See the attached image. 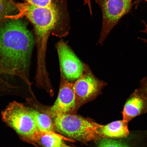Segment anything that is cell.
I'll use <instances>...</instances> for the list:
<instances>
[{"instance_id":"9a60e30c","label":"cell","mask_w":147,"mask_h":147,"mask_svg":"<svg viewBox=\"0 0 147 147\" xmlns=\"http://www.w3.org/2000/svg\"><path fill=\"white\" fill-rule=\"evenodd\" d=\"M3 74H5V70L2 66L0 62V91H9L15 88L14 86L11 85L8 82L3 80Z\"/></svg>"},{"instance_id":"ffe728a7","label":"cell","mask_w":147,"mask_h":147,"mask_svg":"<svg viewBox=\"0 0 147 147\" xmlns=\"http://www.w3.org/2000/svg\"><path fill=\"white\" fill-rule=\"evenodd\" d=\"M62 147H72L68 146H67V145H66V144H64L63 145V146H62Z\"/></svg>"},{"instance_id":"5b68a950","label":"cell","mask_w":147,"mask_h":147,"mask_svg":"<svg viewBox=\"0 0 147 147\" xmlns=\"http://www.w3.org/2000/svg\"><path fill=\"white\" fill-rule=\"evenodd\" d=\"M133 0H95L102 11V21L98 44L102 45L113 28L130 11Z\"/></svg>"},{"instance_id":"9c48e42d","label":"cell","mask_w":147,"mask_h":147,"mask_svg":"<svg viewBox=\"0 0 147 147\" xmlns=\"http://www.w3.org/2000/svg\"><path fill=\"white\" fill-rule=\"evenodd\" d=\"M147 113V100L139 89L135 90L126 100L122 112L123 120L129 123Z\"/></svg>"},{"instance_id":"7a4b0ae2","label":"cell","mask_w":147,"mask_h":147,"mask_svg":"<svg viewBox=\"0 0 147 147\" xmlns=\"http://www.w3.org/2000/svg\"><path fill=\"white\" fill-rule=\"evenodd\" d=\"M17 14L10 19L25 17L34 26L38 53V61L44 59L48 40L51 34L62 38L67 36L69 30L67 0H53L48 6L42 7L25 2L16 3Z\"/></svg>"},{"instance_id":"277c9868","label":"cell","mask_w":147,"mask_h":147,"mask_svg":"<svg viewBox=\"0 0 147 147\" xmlns=\"http://www.w3.org/2000/svg\"><path fill=\"white\" fill-rule=\"evenodd\" d=\"M54 124L61 133L71 138L88 142L100 137V124L79 116L68 113L54 118Z\"/></svg>"},{"instance_id":"8992f818","label":"cell","mask_w":147,"mask_h":147,"mask_svg":"<svg viewBox=\"0 0 147 147\" xmlns=\"http://www.w3.org/2000/svg\"><path fill=\"white\" fill-rule=\"evenodd\" d=\"M61 66L68 80H78L84 72V66L74 53L63 40L56 44Z\"/></svg>"},{"instance_id":"6da1fadb","label":"cell","mask_w":147,"mask_h":147,"mask_svg":"<svg viewBox=\"0 0 147 147\" xmlns=\"http://www.w3.org/2000/svg\"><path fill=\"white\" fill-rule=\"evenodd\" d=\"M34 43L22 18L7 19L0 24V62L5 74L19 77L30 89L28 72Z\"/></svg>"},{"instance_id":"ba28073f","label":"cell","mask_w":147,"mask_h":147,"mask_svg":"<svg viewBox=\"0 0 147 147\" xmlns=\"http://www.w3.org/2000/svg\"><path fill=\"white\" fill-rule=\"evenodd\" d=\"M74 83L62 80L57 98L49 110V115L55 117L70 113L76 109V98Z\"/></svg>"},{"instance_id":"5bb4252c","label":"cell","mask_w":147,"mask_h":147,"mask_svg":"<svg viewBox=\"0 0 147 147\" xmlns=\"http://www.w3.org/2000/svg\"><path fill=\"white\" fill-rule=\"evenodd\" d=\"M96 147H130L126 142L119 140L101 138L96 143Z\"/></svg>"},{"instance_id":"44dd1931","label":"cell","mask_w":147,"mask_h":147,"mask_svg":"<svg viewBox=\"0 0 147 147\" xmlns=\"http://www.w3.org/2000/svg\"><path fill=\"white\" fill-rule=\"evenodd\" d=\"M145 1H147V0H145Z\"/></svg>"},{"instance_id":"3957f363","label":"cell","mask_w":147,"mask_h":147,"mask_svg":"<svg viewBox=\"0 0 147 147\" xmlns=\"http://www.w3.org/2000/svg\"><path fill=\"white\" fill-rule=\"evenodd\" d=\"M2 120L17 133L24 141L30 143L38 130L30 108L21 103H10L1 113Z\"/></svg>"},{"instance_id":"7c38bea8","label":"cell","mask_w":147,"mask_h":147,"mask_svg":"<svg viewBox=\"0 0 147 147\" xmlns=\"http://www.w3.org/2000/svg\"><path fill=\"white\" fill-rule=\"evenodd\" d=\"M30 108L31 113L38 130L42 131L54 132V125L49 115Z\"/></svg>"},{"instance_id":"e0dca14e","label":"cell","mask_w":147,"mask_h":147,"mask_svg":"<svg viewBox=\"0 0 147 147\" xmlns=\"http://www.w3.org/2000/svg\"><path fill=\"white\" fill-rule=\"evenodd\" d=\"M140 87L139 90L147 100V75L141 81Z\"/></svg>"},{"instance_id":"52a82bcc","label":"cell","mask_w":147,"mask_h":147,"mask_svg":"<svg viewBox=\"0 0 147 147\" xmlns=\"http://www.w3.org/2000/svg\"><path fill=\"white\" fill-rule=\"evenodd\" d=\"M105 85L84 67L83 74L74 85L76 107L96 96Z\"/></svg>"},{"instance_id":"ac0fdd59","label":"cell","mask_w":147,"mask_h":147,"mask_svg":"<svg viewBox=\"0 0 147 147\" xmlns=\"http://www.w3.org/2000/svg\"><path fill=\"white\" fill-rule=\"evenodd\" d=\"M143 23H144L145 25V28L144 30L141 31L143 33H145L147 34V25L146 24L144 21H143ZM141 40H142V41L144 42L145 43H147V40L144 39V38H141Z\"/></svg>"},{"instance_id":"d6986e66","label":"cell","mask_w":147,"mask_h":147,"mask_svg":"<svg viewBox=\"0 0 147 147\" xmlns=\"http://www.w3.org/2000/svg\"><path fill=\"white\" fill-rule=\"evenodd\" d=\"M84 4L87 5L90 12H91V0H84Z\"/></svg>"},{"instance_id":"30bf717a","label":"cell","mask_w":147,"mask_h":147,"mask_svg":"<svg viewBox=\"0 0 147 147\" xmlns=\"http://www.w3.org/2000/svg\"><path fill=\"white\" fill-rule=\"evenodd\" d=\"M128 123L124 120H119L106 125H100L99 134L101 138L119 139L127 137L129 132Z\"/></svg>"},{"instance_id":"4fadbf2b","label":"cell","mask_w":147,"mask_h":147,"mask_svg":"<svg viewBox=\"0 0 147 147\" xmlns=\"http://www.w3.org/2000/svg\"><path fill=\"white\" fill-rule=\"evenodd\" d=\"M18 13L16 3L13 0H0V24Z\"/></svg>"},{"instance_id":"2e32d148","label":"cell","mask_w":147,"mask_h":147,"mask_svg":"<svg viewBox=\"0 0 147 147\" xmlns=\"http://www.w3.org/2000/svg\"><path fill=\"white\" fill-rule=\"evenodd\" d=\"M30 4L39 7H46L50 5L53 0H22Z\"/></svg>"},{"instance_id":"8fae6325","label":"cell","mask_w":147,"mask_h":147,"mask_svg":"<svg viewBox=\"0 0 147 147\" xmlns=\"http://www.w3.org/2000/svg\"><path fill=\"white\" fill-rule=\"evenodd\" d=\"M63 140H70L55 132H45L39 130L30 143L42 147H62L65 144Z\"/></svg>"}]
</instances>
